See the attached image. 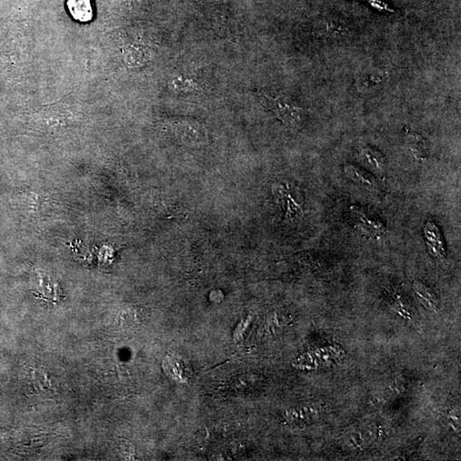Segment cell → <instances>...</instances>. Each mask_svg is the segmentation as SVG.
I'll return each mask as SVG.
<instances>
[{
  "instance_id": "10",
  "label": "cell",
  "mask_w": 461,
  "mask_h": 461,
  "mask_svg": "<svg viewBox=\"0 0 461 461\" xmlns=\"http://www.w3.org/2000/svg\"><path fill=\"white\" fill-rule=\"evenodd\" d=\"M413 286L419 302L429 311H436L437 299L435 295L421 283L415 281Z\"/></svg>"
},
{
  "instance_id": "2",
  "label": "cell",
  "mask_w": 461,
  "mask_h": 461,
  "mask_svg": "<svg viewBox=\"0 0 461 461\" xmlns=\"http://www.w3.org/2000/svg\"><path fill=\"white\" fill-rule=\"evenodd\" d=\"M273 194L279 209L285 213L287 220L294 222L304 217V210L290 194L288 185H274Z\"/></svg>"
},
{
  "instance_id": "9",
  "label": "cell",
  "mask_w": 461,
  "mask_h": 461,
  "mask_svg": "<svg viewBox=\"0 0 461 461\" xmlns=\"http://www.w3.org/2000/svg\"><path fill=\"white\" fill-rule=\"evenodd\" d=\"M426 240H428L430 251L436 253V255H443L444 251V242L441 239L439 230L433 223H427L425 228Z\"/></svg>"
},
{
  "instance_id": "5",
  "label": "cell",
  "mask_w": 461,
  "mask_h": 461,
  "mask_svg": "<svg viewBox=\"0 0 461 461\" xmlns=\"http://www.w3.org/2000/svg\"><path fill=\"white\" fill-rule=\"evenodd\" d=\"M67 7L75 20L81 22L93 20V10L91 0H68Z\"/></svg>"
},
{
  "instance_id": "8",
  "label": "cell",
  "mask_w": 461,
  "mask_h": 461,
  "mask_svg": "<svg viewBox=\"0 0 461 461\" xmlns=\"http://www.w3.org/2000/svg\"><path fill=\"white\" fill-rule=\"evenodd\" d=\"M320 36L326 37L328 39H338L345 36L349 31V29L342 22L334 20H327V22L321 24L319 29Z\"/></svg>"
},
{
  "instance_id": "4",
  "label": "cell",
  "mask_w": 461,
  "mask_h": 461,
  "mask_svg": "<svg viewBox=\"0 0 461 461\" xmlns=\"http://www.w3.org/2000/svg\"><path fill=\"white\" fill-rule=\"evenodd\" d=\"M360 157L366 167L371 169L376 175H384L386 169V164L383 155L379 151L373 149L372 147H365L361 150Z\"/></svg>"
},
{
  "instance_id": "7",
  "label": "cell",
  "mask_w": 461,
  "mask_h": 461,
  "mask_svg": "<svg viewBox=\"0 0 461 461\" xmlns=\"http://www.w3.org/2000/svg\"><path fill=\"white\" fill-rule=\"evenodd\" d=\"M406 143L411 153L418 158H424L429 153V146L421 134L408 131L405 136Z\"/></svg>"
},
{
  "instance_id": "3",
  "label": "cell",
  "mask_w": 461,
  "mask_h": 461,
  "mask_svg": "<svg viewBox=\"0 0 461 461\" xmlns=\"http://www.w3.org/2000/svg\"><path fill=\"white\" fill-rule=\"evenodd\" d=\"M350 210L355 226L365 235L373 237V239H379L386 233V228L384 223L374 218L362 208L354 205L351 207Z\"/></svg>"
},
{
  "instance_id": "1",
  "label": "cell",
  "mask_w": 461,
  "mask_h": 461,
  "mask_svg": "<svg viewBox=\"0 0 461 461\" xmlns=\"http://www.w3.org/2000/svg\"><path fill=\"white\" fill-rule=\"evenodd\" d=\"M260 98L266 107L269 109L286 126L290 128H297L301 126L304 116V109L290 103L285 97L263 94Z\"/></svg>"
},
{
  "instance_id": "6",
  "label": "cell",
  "mask_w": 461,
  "mask_h": 461,
  "mask_svg": "<svg viewBox=\"0 0 461 461\" xmlns=\"http://www.w3.org/2000/svg\"><path fill=\"white\" fill-rule=\"evenodd\" d=\"M345 171L347 177L358 186L366 189L374 188L377 186L375 177L357 166L347 165Z\"/></svg>"
}]
</instances>
